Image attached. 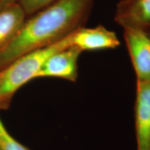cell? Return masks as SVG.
<instances>
[{"label": "cell", "instance_id": "6da1fadb", "mask_svg": "<svg viewBox=\"0 0 150 150\" xmlns=\"http://www.w3.org/2000/svg\"><path fill=\"white\" fill-rule=\"evenodd\" d=\"M95 0H57L24 22L0 49V70L17 59L62 40L85 25Z\"/></svg>", "mask_w": 150, "mask_h": 150}, {"label": "cell", "instance_id": "7a4b0ae2", "mask_svg": "<svg viewBox=\"0 0 150 150\" xmlns=\"http://www.w3.org/2000/svg\"><path fill=\"white\" fill-rule=\"evenodd\" d=\"M73 35L74 33L53 44L24 54L0 70V110L8 109L15 93L35 79L50 56L72 45Z\"/></svg>", "mask_w": 150, "mask_h": 150}, {"label": "cell", "instance_id": "3957f363", "mask_svg": "<svg viewBox=\"0 0 150 150\" xmlns=\"http://www.w3.org/2000/svg\"><path fill=\"white\" fill-rule=\"evenodd\" d=\"M124 37L137 81H150V34L142 30L124 28Z\"/></svg>", "mask_w": 150, "mask_h": 150}, {"label": "cell", "instance_id": "277c9868", "mask_svg": "<svg viewBox=\"0 0 150 150\" xmlns=\"http://www.w3.org/2000/svg\"><path fill=\"white\" fill-rule=\"evenodd\" d=\"M81 52L74 45L56 52L45 62L35 79L54 77L76 81L78 76L77 61Z\"/></svg>", "mask_w": 150, "mask_h": 150}, {"label": "cell", "instance_id": "5b68a950", "mask_svg": "<svg viewBox=\"0 0 150 150\" xmlns=\"http://www.w3.org/2000/svg\"><path fill=\"white\" fill-rule=\"evenodd\" d=\"M134 110L137 150H150V81H137Z\"/></svg>", "mask_w": 150, "mask_h": 150}, {"label": "cell", "instance_id": "8992f818", "mask_svg": "<svg viewBox=\"0 0 150 150\" xmlns=\"http://www.w3.org/2000/svg\"><path fill=\"white\" fill-rule=\"evenodd\" d=\"M115 20L123 29L149 32L150 0H121L117 5Z\"/></svg>", "mask_w": 150, "mask_h": 150}, {"label": "cell", "instance_id": "52a82bcc", "mask_svg": "<svg viewBox=\"0 0 150 150\" xmlns=\"http://www.w3.org/2000/svg\"><path fill=\"white\" fill-rule=\"evenodd\" d=\"M72 45L83 52L116 48L120 42L115 32L100 25L92 29L79 28L74 31Z\"/></svg>", "mask_w": 150, "mask_h": 150}, {"label": "cell", "instance_id": "ba28073f", "mask_svg": "<svg viewBox=\"0 0 150 150\" xmlns=\"http://www.w3.org/2000/svg\"><path fill=\"white\" fill-rule=\"evenodd\" d=\"M26 16L18 3L0 10V49L16 36L26 21Z\"/></svg>", "mask_w": 150, "mask_h": 150}, {"label": "cell", "instance_id": "9c48e42d", "mask_svg": "<svg viewBox=\"0 0 150 150\" xmlns=\"http://www.w3.org/2000/svg\"><path fill=\"white\" fill-rule=\"evenodd\" d=\"M0 149L1 150H30L16 140L9 134L0 119Z\"/></svg>", "mask_w": 150, "mask_h": 150}, {"label": "cell", "instance_id": "30bf717a", "mask_svg": "<svg viewBox=\"0 0 150 150\" xmlns=\"http://www.w3.org/2000/svg\"><path fill=\"white\" fill-rule=\"evenodd\" d=\"M57 0H18L26 16H31L55 2Z\"/></svg>", "mask_w": 150, "mask_h": 150}, {"label": "cell", "instance_id": "8fae6325", "mask_svg": "<svg viewBox=\"0 0 150 150\" xmlns=\"http://www.w3.org/2000/svg\"><path fill=\"white\" fill-rule=\"evenodd\" d=\"M18 0H0V10L8 6L18 3Z\"/></svg>", "mask_w": 150, "mask_h": 150}, {"label": "cell", "instance_id": "7c38bea8", "mask_svg": "<svg viewBox=\"0 0 150 150\" xmlns=\"http://www.w3.org/2000/svg\"><path fill=\"white\" fill-rule=\"evenodd\" d=\"M0 150H1V149H0Z\"/></svg>", "mask_w": 150, "mask_h": 150}]
</instances>
